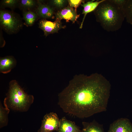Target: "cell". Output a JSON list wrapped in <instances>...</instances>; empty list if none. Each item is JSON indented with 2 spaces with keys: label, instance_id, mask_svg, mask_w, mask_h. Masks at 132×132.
I'll use <instances>...</instances> for the list:
<instances>
[{
  "label": "cell",
  "instance_id": "1",
  "mask_svg": "<svg viewBox=\"0 0 132 132\" xmlns=\"http://www.w3.org/2000/svg\"><path fill=\"white\" fill-rule=\"evenodd\" d=\"M111 85L98 74L76 75L58 95V104L65 112L80 118L105 111Z\"/></svg>",
  "mask_w": 132,
  "mask_h": 132
},
{
  "label": "cell",
  "instance_id": "2",
  "mask_svg": "<svg viewBox=\"0 0 132 132\" xmlns=\"http://www.w3.org/2000/svg\"><path fill=\"white\" fill-rule=\"evenodd\" d=\"M94 13L96 21L108 32L120 29L125 19L122 9L110 0H103Z\"/></svg>",
  "mask_w": 132,
  "mask_h": 132
},
{
  "label": "cell",
  "instance_id": "3",
  "mask_svg": "<svg viewBox=\"0 0 132 132\" xmlns=\"http://www.w3.org/2000/svg\"><path fill=\"white\" fill-rule=\"evenodd\" d=\"M34 100L33 96L26 93L15 80L9 83V88L4 100V106L22 112L27 111Z\"/></svg>",
  "mask_w": 132,
  "mask_h": 132
},
{
  "label": "cell",
  "instance_id": "4",
  "mask_svg": "<svg viewBox=\"0 0 132 132\" xmlns=\"http://www.w3.org/2000/svg\"><path fill=\"white\" fill-rule=\"evenodd\" d=\"M0 24L3 29L9 34L18 32L23 24L20 19L14 13L3 10L0 11Z\"/></svg>",
  "mask_w": 132,
  "mask_h": 132
},
{
  "label": "cell",
  "instance_id": "5",
  "mask_svg": "<svg viewBox=\"0 0 132 132\" xmlns=\"http://www.w3.org/2000/svg\"><path fill=\"white\" fill-rule=\"evenodd\" d=\"M60 120L57 114L51 112L44 116L38 132H51L57 131L60 124Z\"/></svg>",
  "mask_w": 132,
  "mask_h": 132
},
{
  "label": "cell",
  "instance_id": "6",
  "mask_svg": "<svg viewBox=\"0 0 132 132\" xmlns=\"http://www.w3.org/2000/svg\"><path fill=\"white\" fill-rule=\"evenodd\" d=\"M38 24L39 28L43 31L45 36L51 34L58 33L59 30L66 27V25H62L61 21L58 20L52 22L43 19L40 21Z\"/></svg>",
  "mask_w": 132,
  "mask_h": 132
},
{
  "label": "cell",
  "instance_id": "7",
  "mask_svg": "<svg viewBox=\"0 0 132 132\" xmlns=\"http://www.w3.org/2000/svg\"><path fill=\"white\" fill-rule=\"evenodd\" d=\"M107 132H132V123L126 118H121L111 123Z\"/></svg>",
  "mask_w": 132,
  "mask_h": 132
},
{
  "label": "cell",
  "instance_id": "8",
  "mask_svg": "<svg viewBox=\"0 0 132 132\" xmlns=\"http://www.w3.org/2000/svg\"><path fill=\"white\" fill-rule=\"evenodd\" d=\"M55 15V20L61 21L64 19L67 22L70 21L73 23L75 22L80 16L77 14L76 9L71 8L69 6L58 11Z\"/></svg>",
  "mask_w": 132,
  "mask_h": 132
},
{
  "label": "cell",
  "instance_id": "9",
  "mask_svg": "<svg viewBox=\"0 0 132 132\" xmlns=\"http://www.w3.org/2000/svg\"><path fill=\"white\" fill-rule=\"evenodd\" d=\"M58 132H83L75 122L68 120L65 117L60 120Z\"/></svg>",
  "mask_w": 132,
  "mask_h": 132
},
{
  "label": "cell",
  "instance_id": "10",
  "mask_svg": "<svg viewBox=\"0 0 132 132\" xmlns=\"http://www.w3.org/2000/svg\"><path fill=\"white\" fill-rule=\"evenodd\" d=\"M16 61L12 56H8L1 58L0 59V71L4 74L10 72L16 65Z\"/></svg>",
  "mask_w": 132,
  "mask_h": 132
},
{
  "label": "cell",
  "instance_id": "11",
  "mask_svg": "<svg viewBox=\"0 0 132 132\" xmlns=\"http://www.w3.org/2000/svg\"><path fill=\"white\" fill-rule=\"evenodd\" d=\"M38 6L36 10L37 15L44 19L49 18L53 16L54 14V9L50 6L43 4L38 1Z\"/></svg>",
  "mask_w": 132,
  "mask_h": 132
},
{
  "label": "cell",
  "instance_id": "12",
  "mask_svg": "<svg viewBox=\"0 0 132 132\" xmlns=\"http://www.w3.org/2000/svg\"><path fill=\"white\" fill-rule=\"evenodd\" d=\"M103 0H97L95 1L94 0H92L88 1L86 3L83 2V4H81V6L83 7L82 14H84L82 22L81 23L80 28L82 27L83 24L87 15L88 13L94 11L97 7Z\"/></svg>",
  "mask_w": 132,
  "mask_h": 132
},
{
  "label": "cell",
  "instance_id": "13",
  "mask_svg": "<svg viewBox=\"0 0 132 132\" xmlns=\"http://www.w3.org/2000/svg\"><path fill=\"white\" fill-rule=\"evenodd\" d=\"M82 123L83 132H105L102 125L95 120L90 122L83 121Z\"/></svg>",
  "mask_w": 132,
  "mask_h": 132
},
{
  "label": "cell",
  "instance_id": "14",
  "mask_svg": "<svg viewBox=\"0 0 132 132\" xmlns=\"http://www.w3.org/2000/svg\"><path fill=\"white\" fill-rule=\"evenodd\" d=\"M122 9L127 22L132 25V0H126Z\"/></svg>",
  "mask_w": 132,
  "mask_h": 132
},
{
  "label": "cell",
  "instance_id": "15",
  "mask_svg": "<svg viewBox=\"0 0 132 132\" xmlns=\"http://www.w3.org/2000/svg\"><path fill=\"white\" fill-rule=\"evenodd\" d=\"M3 107L1 102L0 103V128L7 126L8 121V114L10 109L6 107Z\"/></svg>",
  "mask_w": 132,
  "mask_h": 132
},
{
  "label": "cell",
  "instance_id": "16",
  "mask_svg": "<svg viewBox=\"0 0 132 132\" xmlns=\"http://www.w3.org/2000/svg\"><path fill=\"white\" fill-rule=\"evenodd\" d=\"M23 15L25 24L29 26H32L34 24L38 16L36 13L30 10L24 11Z\"/></svg>",
  "mask_w": 132,
  "mask_h": 132
},
{
  "label": "cell",
  "instance_id": "17",
  "mask_svg": "<svg viewBox=\"0 0 132 132\" xmlns=\"http://www.w3.org/2000/svg\"><path fill=\"white\" fill-rule=\"evenodd\" d=\"M20 5L24 9L29 10L34 7L36 5V1L33 0H21L20 1Z\"/></svg>",
  "mask_w": 132,
  "mask_h": 132
},
{
  "label": "cell",
  "instance_id": "18",
  "mask_svg": "<svg viewBox=\"0 0 132 132\" xmlns=\"http://www.w3.org/2000/svg\"><path fill=\"white\" fill-rule=\"evenodd\" d=\"M68 2L65 0H53L50 1V4L53 6L60 10L64 8Z\"/></svg>",
  "mask_w": 132,
  "mask_h": 132
},
{
  "label": "cell",
  "instance_id": "19",
  "mask_svg": "<svg viewBox=\"0 0 132 132\" xmlns=\"http://www.w3.org/2000/svg\"><path fill=\"white\" fill-rule=\"evenodd\" d=\"M18 1L17 0H3L1 2V5L4 7L12 8L16 6Z\"/></svg>",
  "mask_w": 132,
  "mask_h": 132
},
{
  "label": "cell",
  "instance_id": "20",
  "mask_svg": "<svg viewBox=\"0 0 132 132\" xmlns=\"http://www.w3.org/2000/svg\"><path fill=\"white\" fill-rule=\"evenodd\" d=\"M69 4L68 6L71 8L76 9L80 5L82 2H84L82 0H68Z\"/></svg>",
  "mask_w": 132,
  "mask_h": 132
},
{
  "label": "cell",
  "instance_id": "21",
  "mask_svg": "<svg viewBox=\"0 0 132 132\" xmlns=\"http://www.w3.org/2000/svg\"><path fill=\"white\" fill-rule=\"evenodd\" d=\"M110 0L122 9L126 1V0Z\"/></svg>",
  "mask_w": 132,
  "mask_h": 132
},
{
  "label": "cell",
  "instance_id": "22",
  "mask_svg": "<svg viewBox=\"0 0 132 132\" xmlns=\"http://www.w3.org/2000/svg\"></svg>",
  "mask_w": 132,
  "mask_h": 132
}]
</instances>
